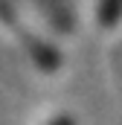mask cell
I'll return each mask as SVG.
<instances>
[{
    "instance_id": "7a4b0ae2",
    "label": "cell",
    "mask_w": 122,
    "mask_h": 125,
    "mask_svg": "<svg viewBox=\"0 0 122 125\" xmlns=\"http://www.w3.org/2000/svg\"><path fill=\"white\" fill-rule=\"evenodd\" d=\"M50 125H73V119H70V116H58L55 122H50Z\"/></svg>"
},
{
    "instance_id": "6da1fadb",
    "label": "cell",
    "mask_w": 122,
    "mask_h": 125,
    "mask_svg": "<svg viewBox=\"0 0 122 125\" xmlns=\"http://www.w3.org/2000/svg\"><path fill=\"white\" fill-rule=\"evenodd\" d=\"M119 18H122V0H102L99 3V21L105 26L116 23Z\"/></svg>"
}]
</instances>
